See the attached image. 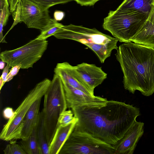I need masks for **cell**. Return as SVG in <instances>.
I'll use <instances>...</instances> for the list:
<instances>
[{
    "mask_svg": "<svg viewBox=\"0 0 154 154\" xmlns=\"http://www.w3.org/2000/svg\"><path fill=\"white\" fill-rule=\"evenodd\" d=\"M5 62L2 61V60H1L0 62V69H2L5 68Z\"/></svg>",
    "mask_w": 154,
    "mask_h": 154,
    "instance_id": "obj_32",
    "label": "cell"
},
{
    "mask_svg": "<svg viewBox=\"0 0 154 154\" xmlns=\"http://www.w3.org/2000/svg\"><path fill=\"white\" fill-rule=\"evenodd\" d=\"M8 1V0H0V11H1L6 2Z\"/></svg>",
    "mask_w": 154,
    "mask_h": 154,
    "instance_id": "obj_31",
    "label": "cell"
},
{
    "mask_svg": "<svg viewBox=\"0 0 154 154\" xmlns=\"http://www.w3.org/2000/svg\"><path fill=\"white\" fill-rule=\"evenodd\" d=\"M75 70L91 94L94 89L100 85L107 77L101 67L94 64L83 63L75 66Z\"/></svg>",
    "mask_w": 154,
    "mask_h": 154,
    "instance_id": "obj_11",
    "label": "cell"
},
{
    "mask_svg": "<svg viewBox=\"0 0 154 154\" xmlns=\"http://www.w3.org/2000/svg\"><path fill=\"white\" fill-rule=\"evenodd\" d=\"M54 19L57 21L62 20L65 16L64 13L61 11H56L54 13Z\"/></svg>",
    "mask_w": 154,
    "mask_h": 154,
    "instance_id": "obj_29",
    "label": "cell"
},
{
    "mask_svg": "<svg viewBox=\"0 0 154 154\" xmlns=\"http://www.w3.org/2000/svg\"><path fill=\"white\" fill-rule=\"evenodd\" d=\"M42 98L35 101L31 106L23 121L13 134L14 140H25L30 135L37 123Z\"/></svg>",
    "mask_w": 154,
    "mask_h": 154,
    "instance_id": "obj_13",
    "label": "cell"
},
{
    "mask_svg": "<svg viewBox=\"0 0 154 154\" xmlns=\"http://www.w3.org/2000/svg\"><path fill=\"white\" fill-rule=\"evenodd\" d=\"M12 16L13 23L5 37L20 22H24L28 28L38 29L42 32L55 20L50 17L48 9L42 8L29 0H20Z\"/></svg>",
    "mask_w": 154,
    "mask_h": 154,
    "instance_id": "obj_8",
    "label": "cell"
},
{
    "mask_svg": "<svg viewBox=\"0 0 154 154\" xmlns=\"http://www.w3.org/2000/svg\"><path fill=\"white\" fill-rule=\"evenodd\" d=\"M144 123L135 121L122 138L114 147L116 154H132L144 132Z\"/></svg>",
    "mask_w": 154,
    "mask_h": 154,
    "instance_id": "obj_12",
    "label": "cell"
},
{
    "mask_svg": "<svg viewBox=\"0 0 154 154\" xmlns=\"http://www.w3.org/2000/svg\"><path fill=\"white\" fill-rule=\"evenodd\" d=\"M153 0H124L117 9L136 10L149 13Z\"/></svg>",
    "mask_w": 154,
    "mask_h": 154,
    "instance_id": "obj_18",
    "label": "cell"
},
{
    "mask_svg": "<svg viewBox=\"0 0 154 154\" xmlns=\"http://www.w3.org/2000/svg\"><path fill=\"white\" fill-rule=\"evenodd\" d=\"M35 130L40 154H49V144L47 139L42 111L40 112Z\"/></svg>",
    "mask_w": 154,
    "mask_h": 154,
    "instance_id": "obj_17",
    "label": "cell"
},
{
    "mask_svg": "<svg viewBox=\"0 0 154 154\" xmlns=\"http://www.w3.org/2000/svg\"><path fill=\"white\" fill-rule=\"evenodd\" d=\"M10 11L8 1H7L2 9L0 11V24L5 26L8 21V17L10 15Z\"/></svg>",
    "mask_w": 154,
    "mask_h": 154,
    "instance_id": "obj_24",
    "label": "cell"
},
{
    "mask_svg": "<svg viewBox=\"0 0 154 154\" xmlns=\"http://www.w3.org/2000/svg\"><path fill=\"white\" fill-rule=\"evenodd\" d=\"M14 111L12 108L10 107H6L3 110V116L5 119L9 120L14 116Z\"/></svg>",
    "mask_w": 154,
    "mask_h": 154,
    "instance_id": "obj_26",
    "label": "cell"
},
{
    "mask_svg": "<svg viewBox=\"0 0 154 154\" xmlns=\"http://www.w3.org/2000/svg\"><path fill=\"white\" fill-rule=\"evenodd\" d=\"M67 108L79 105L97 106L105 104L108 100L100 97L90 95L62 81Z\"/></svg>",
    "mask_w": 154,
    "mask_h": 154,
    "instance_id": "obj_10",
    "label": "cell"
},
{
    "mask_svg": "<svg viewBox=\"0 0 154 154\" xmlns=\"http://www.w3.org/2000/svg\"><path fill=\"white\" fill-rule=\"evenodd\" d=\"M20 0H8L10 11L12 13L16 9Z\"/></svg>",
    "mask_w": 154,
    "mask_h": 154,
    "instance_id": "obj_28",
    "label": "cell"
},
{
    "mask_svg": "<svg viewBox=\"0 0 154 154\" xmlns=\"http://www.w3.org/2000/svg\"><path fill=\"white\" fill-rule=\"evenodd\" d=\"M48 45L47 40L35 38L16 49L2 51L0 54V59L10 67L20 65L21 69H28L32 67L41 58Z\"/></svg>",
    "mask_w": 154,
    "mask_h": 154,
    "instance_id": "obj_7",
    "label": "cell"
},
{
    "mask_svg": "<svg viewBox=\"0 0 154 154\" xmlns=\"http://www.w3.org/2000/svg\"><path fill=\"white\" fill-rule=\"evenodd\" d=\"M51 81L45 78L38 83L29 93L17 108L14 115L8 120L3 126L0 134V139L9 141L15 131L23 121L26 115L34 103L44 96Z\"/></svg>",
    "mask_w": 154,
    "mask_h": 154,
    "instance_id": "obj_9",
    "label": "cell"
},
{
    "mask_svg": "<svg viewBox=\"0 0 154 154\" xmlns=\"http://www.w3.org/2000/svg\"><path fill=\"white\" fill-rule=\"evenodd\" d=\"M71 109L78 119L73 130L88 133L113 146L140 115L139 108L113 100L103 105H79Z\"/></svg>",
    "mask_w": 154,
    "mask_h": 154,
    "instance_id": "obj_1",
    "label": "cell"
},
{
    "mask_svg": "<svg viewBox=\"0 0 154 154\" xmlns=\"http://www.w3.org/2000/svg\"><path fill=\"white\" fill-rule=\"evenodd\" d=\"M123 74L125 89L143 95L154 93V47L132 42L119 46L115 54Z\"/></svg>",
    "mask_w": 154,
    "mask_h": 154,
    "instance_id": "obj_2",
    "label": "cell"
},
{
    "mask_svg": "<svg viewBox=\"0 0 154 154\" xmlns=\"http://www.w3.org/2000/svg\"><path fill=\"white\" fill-rule=\"evenodd\" d=\"M148 13L133 10L110 11L104 19L103 27L121 42L131 39L141 27Z\"/></svg>",
    "mask_w": 154,
    "mask_h": 154,
    "instance_id": "obj_4",
    "label": "cell"
},
{
    "mask_svg": "<svg viewBox=\"0 0 154 154\" xmlns=\"http://www.w3.org/2000/svg\"><path fill=\"white\" fill-rule=\"evenodd\" d=\"M81 6L94 5L98 1L100 0H73Z\"/></svg>",
    "mask_w": 154,
    "mask_h": 154,
    "instance_id": "obj_27",
    "label": "cell"
},
{
    "mask_svg": "<svg viewBox=\"0 0 154 154\" xmlns=\"http://www.w3.org/2000/svg\"><path fill=\"white\" fill-rule=\"evenodd\" d=\"M3 150L5 154H26L20 144L16 143V140H11Z\"/></svg>",
    "mask_w": 154,
    "mask_h": 154,
    "instance_id": "obj_23",
    "label": "cell"
},
{
    "mask_svg": "<svg viewBox=\"0 0 154 154\" xmlns=\"http://www.w3.org/2000/svg\"><path fill=\"white\" fill-rule=\"evenodd\" d=\"M130 41L136 44L154 47V6L151 5L147 18Z\"/></svg>",
    "mask_w": 154,
    "mask_h": 154,
    "instance_id": "obj_15",
    "label": "cell"
},
{
    "mask_svg": "<svg viewBox=\"0 0 154 154\" xmlns=\"http://www.w3.org/2000/svg\"><path fill=\"white\" fill-rule=\"evenodd\" d=\"M77 119H78L74 116L72 110H66L60 114L58 121L57 127L66 126Z\"/></svg>",
    "mask_w": 154,
    "mask_h": 154,
    "instance_id": "obj_21",
    "label": "cell"
},
{
    "mask_svg": "<svg viewBox=\"0 0 154 154\" xmlns=\"http://www.w3.org/2000/svg\"><path fill=\"white\" fill-rule=\"evenodd\" d=\"M63 25L58 23L56 20L50 25L45 31L41 32V34L35 38L39 40H45L52 35L57 33Z\"/></svg>",
    "mask_w": 154,
    "mask_h": 154,
    "instance_id": "obj_20",
    "label": "cell"
},
{
    "mask_svg": "<svg viewBox=\"0 0 154 154\" xmlns=\"http://www.w3.org/2000/svg\"><path fill=\"white\" fill-rule=\"evenodd\" d=\"M78 119L65 126H58L49 145V154H59L62 147L73 131Z\"/></svg>",
    "mask_w": 154,
    "mask_h": 154,
    "instance_id": "obj_16",
    "label": "cell"
},
{
    "mask_svg": "<svg viewBox=\"0 0 154 154\" xmlns=\"http://www.w3.org/2000/svg\"><path fill=\"white\" fill-rule=\"evenodd\" d=\"M35 127L27 139L22 140L20 142V144L26 154H40V148L36 137Z\"/></svg>",
    "mask_w": 154,
    "mask_h": 154,
    "instance_id": "obj_19",
    "label": "cell"
},
{
    "mask_svg": "<svg viewBox=\"0 0 154 154\" xmlns=\"http://www.w3.org/2000/svg\"><path fill=\"white\" fill-rule=\"evenodd\" d=\"M42 8L48 9L53 6L67 3L73 0H29Z\"/></svg>",
    "mask_w": 154,
    "mask_h": 154,
    "instance_id": "obj_22",
    "label": "cell"
},
{
    "mask_svg": "<svg viewBox=\"0 0 154 154\" xmlns=\"http://www.w3.org/2000/svg\"><path fill=\"white\" fill-rule=\"evenodd\" d=\"M43 112L44 125L50 145L54 136L60 114L67 108L63 83L60 77L54 74L44 95Z\"/></svg>",
    "mask_w": 154,
    "mask_h": 154,
    "instance_id": "obj_5",
    "label": "cell"
},
{
    "mask_svg": "<svg viewBox=\"0 0 154 154\" xmlns=\"http://www.w3.org/2000/svg\"><path fill=\"white\" fill-rule=\"evenodd\" d=\"M10 67L7 64L6 66L3 69L2 75H1L0 79L4 80L6 78L8 73L9 69Z\"/></svg>",
    "mask_w": 154,
    "mask_h": 154,
    "instance_id": "obj_30",
    "label": "cell"
},
{
    "mask_svg": "<svg viewBox=\"0 0 154 154\" xmlns=\"http://www.w3.org/2000/svg\"><path fill=\"white\" fill-rule=\"evenodd\" d=\"M54 74L59 75L63 81L70 86L79 89L92 96L91 92L84 81L76 72L75 66L67 62L58 63L54 70Z\"/></svg>",
    "mask_w": 154,
    "mask_h": 154,
    "instance_id": "obj_14",
    "label": "cell"
},
{
    "mask_svg": "<svg viewBox=\"0 0 154 154\" xmlns=\"http://www.w3.org/2000/svg\"><path fill=\"white\" fill-rule=\"evenodd\" d=\"M21 67L20 65H17L12 67L6 78L3 80V86L6 82H9L13 79V77L18 73Z\"/></svg>",
    "mask_w": 154,
    "mask_h": 154,
    "instance_id": "obj_25",
    "label": "cell"
},
{
    "mask_svg": "<svg viewBox=\"0 0 154 154\" xmlns=\"http://www.w3.org/2000/svg\"><path fill=\"white\" fill-rule=\"evenodd\" d=\"M53 36L57 39L73 40L86 46L94 52L102 63L110 56L113 50H117L118 48L117 38L95 28L72 24L63 25Z\"/></svg>",
    "mask_w": 154,
    "mask_h": 154,
    "instance_id": "obj_3",
    "label": "cell"
},
{
    "mask_svg": "<svg viewBox=\"0 0 154 154\" xmlns=\"http://www.w3.org/2000/svg\"><path fill=\"white\" fill-rule=\"evenodd\" d=\"M112 146L86 133L73 130L59 154H116Z\"/></svg>",
    "mask_w": 154,
    "mask_h": 154,
    "instance_id": "obj_6",
    "label": "cell"
},
{
    "mask_svg": "<svg viewBox=\"0 0 154 154\" xmlns=\"http://www.w3.org/2000/svg\"><path fill=\"white\" fill-rule=\"evenodd\" d=\"M151 5L154 6V0H153L152 2V3Z\"/></svg>",
    "mask_w": 154,
    "mask_h": 154,
    "instance_id": "obj_33",
    "label": "cell"
}]
</instances>
